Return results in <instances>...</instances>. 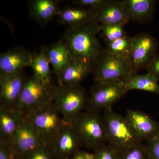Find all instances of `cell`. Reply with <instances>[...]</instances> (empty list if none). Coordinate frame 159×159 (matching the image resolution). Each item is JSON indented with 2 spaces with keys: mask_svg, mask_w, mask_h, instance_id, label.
<instances>
[{
  "mask_svg": "<svg viewBox=\"0 0 159 159\" xmlns=\"http://www.w3.org/2000/svg\"><path fill=\"white\" fill-rule=\"evenodd\" d=\"M99 24L93 22L69 27L63 37L72 60L85 64L93 70V67L102 49L97 35Z\"/></svg>",
  "mask_w": 159,
  "mask_h": 159,
  "instance_id": "1",
  "label": "cell"
},
{
  "mask_svg": "<svg viewBox=\"0 0 159 159\" xmlns=\"http://www.w3.org/2000/svg\"><path fill=\"white\" fill-rule=\"evenodd\" d=\"M98 110L88 107L72 123L82 145L93 152L107 143L105 122Z\"/></svg>",
  "mask_w": 159,
  "mask_h": 159,
  "instance_id": "2",
  "label": "cell"
},
{
  "mask_svg": "<svg viewBox=\"0 0 159 159\" xmlns=\"http://www.w3.org/2000/svg\"><path fill=\"white\" fill-rule=\"evenodd\" d=\"M55 86L47 85L34 75L26 79L16 109L27 119L54 103Z\"/></svg>",
  "mask_w": 159,
  "mask_h": 159,
  "instance_id": "3",
  "label": "cell"
},
{
  "mask_svg": "<svg viewBox=\"0 0 159 159\" xmlns=\"http://www.w3.org/2000/svg\"><path fill=\"white\" fill-rule=\"evenodd\" d=\"M107 143L117 151L129 148L142 141L138 137L125 116L114 111L112 107L103 110Z\"/></svg>",
  "mask_w": 159,
  "mask_h": 159,
  "instance_id": "4",
  "label": "cell"
},
{
  "mask_svg": "<svg viewBox=\"0 0 159 159\" xmlns=\"http://www.w3.org/2000/svg\"><path fill=\"white\" fill-rule=\"evenodd\" d=\"M54 104L66 121L72 123L89 105V97L81 85L55 87Z\"/></svg>",
  "mask_w": 159,
  "mask_h": 159,
  "instance_id": "5",
  "label": "cell"
},
{
  "mask_svg": "<svg viewBox=\"0 0 159 159\" xmlns=\"http://www.w3.org/2000/svg\"><path fill=\"white\" fill-rule=\"evenodd\" d=\"M27 119L33 126L42 145L52 148L58 133L67 122L54 103Z\"/></svg>",
  "mask_w": 159,
  "mask_h": 159,
  "instance_id": "6",
  "label": "cell"
},
{
  "mask_svg": "<svg viewBox=\"0 0 159 159\" xmlns=\"http://www.w3.org/2000/svg\"><path fill=\"white\" fill-rule=\"evenodd\" d=\"M92 73L95 82L123 81L134 74L126 60L102 49L93 67Z\"/></svg>",
  "mask_w": 159,
  "mask_h": 159,
  "instance_id": "7",
  "label": "cell"
},
{
  "mask_svg": "<svg viewBox=\"0 0 159 159\" xmlns=\"http://www.w3.org/2000/svg\"><path fill=\"white\" fill-rule=\"evenodd\" d=\"M157 40L149 33H140L132 37L128 61L134 74L147 67L157 56Z\"/></svg>",
  "mask_w": 159,
  "mask_h": 159,
  "instance_id": "8",
  "label": "cell"
},
{
  "mask_svg": "<svg viewBox=\"0 0 159 159\" xmlns=\"http://www.w3.org/2000/svg\"><path fill=\"white\" fill-rule=\"evenodd\" d=\"M128 92L121 80L95 82L89 97V107L97 110L112 107Z\"/></svg>",
  "mask_w": 159,
  "mask_h": 159,
  "instance_id": "9",
  "label": "cell"
},
{
  "mask_svg": "<svg viewBox=\"0 0 159 159\" xmlns=\"http://www.w3.org/2000/svg\"><path fill=\"white\" fill-rule=\"evenodd\" d=\"M82 145L73 124L67 122L57 135L52 149L56 159H69Z\"/></svg>",
  "mask_w": 159,
  "mask_h": 159,
  "instance_id": "10",
  "label": "cell"
},
{
  "mask_svg": "<svg viewBox=\"0 0 159 159\" xmlns=\"http://www.w3.org/2000/svg\"><path fill=\"white\" fill-rule=\"evenodd\" d=\"M9 144L18 158L42 145L31 123L26 119L19 125Z\"/></svg>",
  "mask_w": 159,
  "mask_h": 159,
  "instance_id": "11",
  "label": "cell"
},
{
  "mask_svg": "<svg viewBox=\"0 0 159 159\" xmlns=\"http://www.w3.org/2000/svg\"><path fill=\"white\" fill-rule=\"evenodd\" d=\"M27 78L23 72L15 75H0V106L16 109Z\"/></svg>",
  "mask_w": 159,
  "mask_h": 159,
  "instance_id": "12",
  "label": "cell"
},
{
  "mask_svg": "<svg viewBox=\"0 0 159 159\" xmlns=\"http://www.w3.org/2000/svg\"><path fill=\"white\" fill-rule=\"evenodd\" d=\"M32 54L24 48L16 47L0 54V75H12L30 66Z\"/></svg>",
  "mask_w": 159,
  "mask_h": 159,
  "instance_id": "13",
  "label": "cell"
},
{
  "mask_svg": "<svg viewBox=\"0 0 159 159\" xmlns=\"http://www.w3.org/2000/svg\"><path fill=\"white\" fill-rule=\"evenodd\" d=\"M125 116L142 142H146L159 133L158 122L143 112L128 109Z\"/></svg>",
  "mask_w": 159,
  "mask_h": 159,
  "instance_id": "14",
  "label": "cell"
},
{
  "mask_svg": "<svg viewBox=\"0 0 159 159\" xmlns=\"http://www.w3.org/2000/svg\"><path fill=\"white\" fill-rule=\"evenodd\" d=\"M95 12L96 22L100 25H125L130 20L123 1L107 0Z\"/></svg>",
  "mask_w": 159,
  "mask_h": 159,
  "instance_id": "15",
  "label": "cell"
},
{
  "mask_svg": "<svg viewBox=\"0 0 159 159\" xmlns=\"http://www.w3.org/2000/svg\"><path fill=\"white\" fill-rule=\"evenodd\" d=\"M58 0H31L28 3L29 14L40 25H45L58 16Z\"/></svg>",
  "mask_w": 159,
  "mask_h": 159,
  "instance_id": "16",
  "label": "cell"
},
{
  "mask_svg": "<svg viewBox=\"0 0 159 159\" xmlns=\"http://www.w3.org/2000/svg\"><path fill=\"white\" fill-rule=\"evenodd\" d=\"M57 17L60 24L69 27L96 22L95 11L79 7L67 6L61 9Z\"/></svg>",
  "mask_w": 159,
  "mask_h": 159,
  "instance_id": "17",
  "label": "cell"
},
{
  "mask_svg": "<svg viewBox=\"0 0 159 159\" xmlns=\"http://www.w3.org/2000/svg\"><path fill=\"white\" fill-rule=\"evenodd\" d=\"M25 119L16 109L0 106V141L9 143Z\"/></svg>",
  "mask_w": 159,
  "mask_h": 159,
  "instance_id": "18",
  "label": "cell"
},
{
  "mask_svg": "<svg viewBox=\"0 0 159 159\" xmlns=\"http://www.w3.org/2000/svg\"><path fill=\"white\" fill-rule=\"evenodd\" d=\"M46 55L57 79L66 67L72 60L70 51L63 41H59L49 47H44Z\"/></svg>",
  "mask_w": 159,
  "mask_h": 159,
  "instance_id": "19",
  "label": "cell"
},
{
  "mask_svg": "<svg viewBox=\"0 0 159 159\" xmlns=\"http://www.w3.org/2000/svg\"><path fill=\"white\" fill-rule=\"evenodd\" d=\"M92 69L80 61L72 60L63 70L57 79L58 84L74 86L80 85Z\"/></svg>",
  "mask_w": 159,
  "mask_h": 159,
  "instance_id": "20",
  "label": "cell"
},
{
  "mask_svg": "<svg viewBox=\"0 0 159 159\" xmlns=\"http://www.w3.org/2000/svg\"><path fill=\"white\" fill-rule=\"evenodd\" d=\"M129 20L143 22L153 15L157 1L154 0H124Z\"/></svg>",
  "mask_w": 159,
  "mask_h": 159,
  "instance_id": "21",
  "label": "cell"
},
{
  "mask_svg": "<svg viewBox=\"0 0 159 159\" xmlns=\"http://www.w3.org/2000/svg\"><path fill=\"white\" fill-rule=\"evenodd\" d=\"M156 77L147 72L144 74H133L123 80L128 91L137 90L152 93H159V84Z\"/></svg>",
  "mask_w": 159,
  "mask_h": 159,
  "instance_id": "22",
  "label": "cell"
},
{
  "mask_svg": "<svg viewBox=\"0 0 159 159\" xmlns=\"http://www.w3.org/2000/svg\"><path fill=\"white\" fill-rule=\"evenodd\" d=\"M50 65L44 47H42L39 52L32 54L30 67L33 71V75L43 83L52 85Z\"/></svg>",
  "mask_w": 159,
  "mask_h": 159,
  "instance_id": "23",
  "label": "cell"
},
{
  "mask_svg": "<svg viewBox=\"0 0 159 159\" xmlns=\"http://www.w3.org/2000/svg\"><path fill=\"white\" fill-rule=\"evenodd\" d=\"M132 37L127 35L107 44L106 49L111 54L124 58L128 61Z\"/></svg>",
  "mask_w": 159,
  "mask_h": 159,
  "instance_id": "24",
  "label": "cell"
},
{
  "mask_svg": "<svg viewBox=\"0 0 159 159\" xmlns=\"http://www.w3.org/2000/svg\"><path fill=\"white\" fill-rule=\"evenodd\" d=\"M125 25H100L99 31L102 32L107 44L126 35L124 29Z\"/></svg>",
  "mask_w": 159,
  "mask_h": 159,
  "instance_id": "25",
  "label": "cell"
},
{
  "mask_svg": "<svg viewBox=\"0 0 159 159\" xmlns=\"http://www.w3.org/2000/svg\"><path fill=\"white\" fill-rule=\"evenodd\" d=\"M117 151L118 159H149L143 143Z\"/></svg>",
  "mask_w": 159,
  "mask_h": 159,
  "instance_id": "26",
  "label": "cell"
},
{
  "mask_svg": "<svg viewBox=\"0 0 159 159\" xmlns=\"http://www.w3.org/2000/svg\"><path fill=\"white\" fill-rule=\"evenodd\" d=\"M20 159H56L53 149L40 145L22 157Z\"/></svg>",
  "mask_w": 159,
  "mask_h": 159,
  "instance_id": "27",
  "label": "cell"
},
{
  "mask_svg": "<svg viewBox=\"0 0 159 159\" xmlns=\"http://www.w3.org/2000/svg\"><path fill=\"white\" fill-rule=\"evenodd\" d=\"M145 142V146L148 159H159V133Z\"/></svg>",
  "mask_w": 159,
  "mask_h": 159,
  "instance_id": "28",
  "label": "cell"
},
{
  "mask_svg": "<svg viewBox=\"0 0 159 159\" xmlns=\"http://www.w3.org/2000/svg\"><path fill=\"white\" fill-rule=\"evenodd\" d=\"M93 152L94 159H118V151L108 145L103 146Z\"/></svg>",
  "mask_w": 159,
  "mask_h": 159,
  "instance_id": "29",
  "label": "cell"
},
{
  "mask_svg": "<svg viewBox=\"0 0 159 159\" xmlns=\"http://www.w3.org/2000/svg\"><path fill=\"white\" fill-rule=\"evenodd\" d=\"M107 0H75L73 1L77 7L96 11L102 7Z\"/></svg>",
  "mask_w": 159,
  "mask_h": 159,
  "instance_id": "30",
  "label": "cell"
},
{
  "mask_svg": "<svg viewBox=\"0 0 159 159\" xmlns=\"http://www.w3.org/2000/svg\"><path fill=\"white\" fill-rule=\"evenodd\" d=\"M18 158L14 150L9 143L0 141V159Z\"/></svg>",
  "mask_w": 159,
  "mask_h": 159,
  "instance_id": "31",
  "label": "cell"
},
{
  "mask_svg": "<svg viewBox=\"0 0 159 159\" xmlns=\"http://www.w3.org/2000/svg\"><path fill=\"white\" fill-rule=\"evenodd\" d=\"M146 68L148 73L152 74L159 80V55H157Z\"/></svg>",
  "mask_w": 159,
  "mask_h": 159,
  "instance_id": "32",
  "label": "cell"
},
{
  "mask_svg": "<svg viewBox=\"0 0 159 159\" xmlns=\"http://www.w3.org/2000/svg\"><path fill=\"white\" fill-rule=\"evenodd\" d=\"M69 159H94V152L79 150Z\"/></svg>",
  "mask_w": 159,
  "mask_h": 159,
  "instance_id": "33",
  "label": "cell"
},
{
  "mask_svg": "<svg viewBox=\"0 0 159 159\" xmlns=\"http://www.w3.org/2000/svg\"><path fill=\"white\" fill-rule=\"evenodd\" d=\"M20 159V158H17V159Z\"/></svg>",
  "mask_w": 159,
  "mask_h": 159,
  "instance_id": "34",
  "label": "cell"
},
{
  "mask_svg": "<svg viewBox=\"0 0 159 159\" xmlns=\"http://www.w3.org/2000/svg\"></svg>",
  "mask_w": 159,
  "mask_h": 159,
  "instance_id": "35",
  "label": "cell"
}]
</instances>
